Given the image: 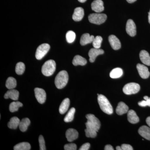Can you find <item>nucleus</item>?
Masks as SVG:
<instances>
[{
    "label": "nucleus",
    "mask_w": 150,
    "mask_h": 150,
    "mask_svg": "<svg viewBox=\"0 0 150 150\" xmlns=\"http://www.w3.org/2000/svg\"><path fill=\"white\" fill-rule=\"evenodd\" d=\"M116 149L117 150H122V149H121V146H117L116 147Z\"/></svg>",
    "instance_id": "obj_43"
},
{
    "label": "nucleus",
    "mask_w": 150,
    "mask_h": 150,
    "mask_svg": "<svg viewBox=\"0 0 150 150\" xmlns=\"http://www.w3.org/2000/svg\"><path fill=\"white\" fill-rule=\"evenodd\" d=\"M105 150H113V148L110 145H107L105 146Z\"/></svg>",
    "instance_id": "obj_40"
},
{
    "label": "nucleus",
    "mask_w": 150,
    "mask_h": 150,
    "mask_svg": "<svg viewBox=\"0 0 150 150\" xmlns=\"http://www.w3.org/2000/svg\"><path fill=\"white\" fill-rule=\"evenodd\" d=\"M108 40L112 49L115 50H117L121 48V42L115 35H110L108 37Z\"/></svg>",
    "instance_id": "obj_13"
},
{
    "label": "nucleus",
    "mask_w": 150,
    "mask_h": 150,
    "mask_svg": "<svg viewBox=\"0 0 150 150\" xmlns=\"http://www.w3.org/2000/svg\"><path fill=\"white\" fill-rule=\"evenodd\" d=\"M31 149L30 145L28 142H22L14 146V150H29Z\"/></svg>",
    "instance_id": "obj_27"
},
{
    "label": "nucleus",
    "mask_w": 150,
    "mask_h": 150,
    "mask_svg": "<svg viewBox=\"0 0 150 150\" xmlns=\"http://www.w3.org/2000/svg\"><path fill=\"white\" fill-rule=\"evenodd\" d=\"M91 8L96 12L99 13L104 10L103 3L102 0H95L91 4Z\"/></svg>",
    "instance_id": "obj_12"
},
{
    "label": "nucleus",
    "mask_w": 150,
    "mask_h": 150,
    "mask_svg": "<svg viewBox=\"0 0 150 150\" xmlns=\"http://www.w3.org/2000/svg\"><path fill=\"white\" fill-rule=\"evenodd\" d=\"M146 122L147 124H148V126L150 127V116L148 117V118H146Z\"/></svg>",
    "instance_id": "obj_41"
},
{
    "label": "nucleus",
    "mask_w": 150,
    "mask_h": 150,
    "mask_svg": "<svg viewBox=\"0 0 150 150\" xmlns=\"http://www.w3.org/2000/svg\"><path fill=\"white\" fill-rule=\"evenodd\" d=\"M25 70V65L22 62H18L16 67V72L18 75H22Z\"/></svg>",
    "instance_id": "obj_31"
},
{
    "label": "nucleus",
    "mask_w": 150,
    "mask_h": 150,
    "mask_svg": "<svg viewBox=\"0 0 150 150\" xmlns=\"http://www.w3.org/2000/svg\"><path fill=\"white\" fill-rule=\"evenodd\" d=\"M19 92L15 89H10L4 95V98L5 99L11 98L13 100H17L18 99Z\"/></svg>",
    "instance_id": "obj_17"
},
{
    "label": "nucleus",
    "mask_w": 150,
    "mask_h": 150,
    "mask_svg": "<svg viewBox=\"0 0 150 150\" xmlns=\"http://www.w3.org/2000/svg\"><path fill=\"white\" fill-rule=\"evenodd\" d=\"M102 40V38L100 36H97L95 37L92 42L93 46L94 48H100L101 47Z\"/></svg>",
    "instance_id": "obj_32"
},
{
    "label": "nucleus",
    "mask_w": 150,
    "mask_h": 150,
    "mask_svg": "<svg viewBox=\"0 0 150 150\" xmlns=\"http://www.w3.org/2000/svg\"><path fill=\"white\" fill-rule=\"evenodd\" d=\"M72 63L73 65L75 66H84L87 64L86 60L83 57L79 55H76L74 57Z\"/></svg>",
    "instance_id": "obj_23"
},
{
    "label": "nucleus",
    "mask_w": 150,
    "mask_h": 150,
    "mask_svg": "<svg viewBox=\"0 0 150 150\" xmlns=\"http://www.w3.org/2000/svg\"><path fill=\"white\" fill-rule=\"evenodd\" d=\"M20 121V119L17 117H12L11 118L9 122L8 123V126L11 129H16L19 126Z\"/></svg>",
    "instance_id": "obj_25"
},
{
    "label": "nucleus",
    "mask_w": 150,
    "mask_h": 150,
    "mask_svg": "<svg viewBox=\"0 0 150 150\" xmlns=\"http://www.w3.org/2000/svg\"><path fill=\"white\" fill-rule=\"evenodd\" d=\"M122 150H133L134 149L130 145L123 144L121 146Z\"/></svg>",
    "instance_id": "obj_38"
},
{
    "label": "nucleus",
    "mask_w": 150,
    "mask_h": 150,
    "mask_svg": "<svg viewBox=\"0 0 150 150\" xmlns=\"http://www.w3.org/2000/svg\"><path fill=\"white\" fill-rule=\"evenodd\" d=\"M22 103L19 101H14V102H12L10 104L9 110L11 112H14L18 111V110L19 108L20 107H22Z\"/></svg>",
    "instance_id": "obj_30"
},
{
    "label": "nucleus",
    "mask_w": 150,
    "mask_h": 150,
    "mask_svg": "<svg viewBox=\"0 0 150 150\" xmlns=\"http://www.w3.org/2000/svg\"><path fill=\"white\" fill-rule=\"evenodd\" d=\"M69 81V75L67 71H62L57 74L55 79L56 87L62 89L65 87Z\"/></svg>",
    "instance_id": "obj_2"
},
{
    "label": "nucleus",
    "mask_w": 150,
    "mask_h": 150,
    "mask_svg": "<svg viewBox=\"0 0 150 150\" xmlns=\"http://www.w3.org/2000/svg\"><path fill=\"white\" fill-rule=\"evenodd\" d=\"M76 33L72 30H70L66 34V39L69 43H72L76 39Z\"/></svg>",
    "instance_id": "obj_33"
},
{
    "label": "nucleus",
    "mask_w": 150,
    "mask_h": 150,
    "mask_svg": "<svg viewBox=\"0 0 150 150\" xmlns=\"http://www.w3.org/2000/svg\"><path fill=\"white\" fill-rule=\"evenodd\" d=\"M104 51L103 49L100 48H92L89 51L88 56L89 61L91 63H93L95 61L97 56L104 54Z\"/></svg>",
    "instance_id": "obj_10"
},
{
    "label": "nucleus",
    "mask_w": 150,
    "mask_h": 150,
    "mask_svg": "<svg viewBox=\"0 0 150 150\" xmlns=\"http://www.w3.org/2000/svg\"><path fill=\"white\" fill-rule=\"evenodd\" d=\"M86 118L87 119L85 124L87 129H92L98 132L100 127L99 119L92 114H87L86 115Z\"/></svg>",
    "instance_id": "obj_3"
},
{
    "label": "nucleus",
    "mask_w": 150,
    "mask_h": 150,
    "mask_svg": "<svg viewBox=\"0 0 150 150\" xmlns=\"http://www.w3.org/2000/svg\"><path fill=\"white\" fill-rule=\"evenodd\" d=\"M66 136L68 142H72L79 137V133L74 129H69L67 130Z\"/></svg>",
    "instance_id": "obj_14"
},
{
    "label": "nucleus",
    "mask_w": 150,
    "mask_h": 150,
    "mask_svg": "<svg viewBox=\"0 0 150 150\" xmlns=\"http://www.w3.org/2000/svg\"><path fill=\"white\" fill-rule=\"evenodd\" d=\"M90 147V144L88 143H85L79 149V150H88Z\"/></svg>",
    "instance_id": "obj_39"
},
{
    "label": "nucleus",
    "mask_w": 150,
    "mask_h": 150,
    "mask_svg": "<svg viewBox=\"0 0 150 150\" xmlns=\"http://www.w3.org/2000/svg\"><path fill=\"white\" fill-rule=\"evenodd\" d=\"M128 120L130 123L135 124L139 121V118L137 116V113L134 110H130L128 112Z\"/></svg>",
    "instance_id": "obj_20"
},
{
    "label": "nucleus",
    "mask_w": 150,
    "mask_h": 150,
    "mask_svg": "<svg viewBox=\"0 0 150 150\" xmlns=\"http://www.w3.org/2000/svg\"><path fill=\"white\" fill-rule=\"evenodd\" d=\"M140 59L144 64L150 66V56L147 51L142 50L140 53Z\"/></svg>",
    "instance_id": "obj_18"
},
{
    "label": "nucleus",
    "mask_w": 150,
    "mask_h": 150,
    "mask_svg": "<svg viewBox=\"0 0 150 150\" xmlns=\"http://www.w3.org/2000/svg\"><path fill=\"white\" fill-rule=\"evenodd\" d=\"M138 104L141 107H146L148 106L150 107V98H149L146 100H142L138 103Z\"/></svg>",
    "instance_id": "obj_37"
},
{
    "label": "nucleus",
    "mask_w": 150,
    "mask_h": 150,
    "mask_svg": "<svg viewBox=\"0 0 150 150\" xmlns=\"http://www.w3.org/2000/svg\"><path fill=\"white\" fill-rule=\"evenodd\" d=\"M137 68L139 74L142 79H146L150 76V72L147 67L145 65L139 64L137 65Z\"/></svg>",
    "instance_id": "obj_11"
},
{
    "label": "nucleus",
    "mask_w": 150,
    "mask_h": 150,
    "mask_svg": "<svg viewBox=\"0 0 150 150\" xmlns=\"http://www.w3.org/2000/svg\"><path fill=\"white\" fill-rule=\"evenodd\" d=\"M35 97L37 101L40 104H43L46 100V95L45 91L42 88H36L34 89Z\"/></svg>",
    "instance_id": "obj_8"
},
{
    "label": "nucleus",
    "mask_w": 150,
    "mask_h": 150,
    "mask_svg": "<svg viewBox=\"0 0 150 150\" xmlns=\"http://www.w3.org/2000/svg\"><path fill=\"white\" fill-rule=\"evenodd\" d=\"M149 97L147 96H144V99L145 100H147L148 98H149Z\"/></svg>",
    "instance_id": "obj_46"
},
{
    "label": "nucleus",
    "mask_w": 150,
    "mask_h": 150,
    "mask_svg": "<svg viewBox=\"0 0 150 150\" xmlns=\"http://www.w3.org/2000/svg\"><path fill=\"white\" fill-rule=\"evenodd\" d=\"M56 69V62L54 60H49L46 61L42 66L41 71L44 76H49L54 74Z\"/></svg>",
    "instance_id": "obj_4"
},
{
    "label": "nucleus",
    "mask_w": 150,
    "mask_h": 150,
    "mask_svg": "<svg viewBox=\"0 0 150 150\" xmlns=\"http://www.w3.org/2000/svg\"><path fill=\"white\" fill-rule=\"evenodd\" d=\"M84 15L83 9L81 7H77L75 9L72 18L76 21H81Z\"/></svg>",
    "instance_id": "obj_15"
},
{
    "label": "nucleus",
    "mask_w": 150,
    "mask_h": 150,
    "mask_svg": "<svg viewBox=\"0 0 150 150\" xmlns=\"http://www.w3.org/2000/svg\"><path fill=\"white\" fill-rule=\"evenodd\" d=\"M98 101L100 107L105 113L110 115L113 113V109L111 105L106 97L102 94H99L98 97Z\"/></svg>",
    "instance_id": "obj_1"
},
{
    "label": "nucleus",
    "mask_w": 150,
    "mask_h": 150,
    "mask_svg": "<svg viewBox=\"0 0 150 150\" xmlns=\"http://www.w3.org/2000/svg\"><path fill=\"white\" fill-rule=\"evenodd\" d=\"M70 100L69 98H66L63 100L59 107V111L61 114H64L67 112L70 105Z\"/></svg>",
    "instance_id": "obj_22"
},
{
    "label": "nucleus",
    "mask_w": 150,
    "mask_h": 150,
    "mask_svg": "<svg viewBox=\"0 0 150 150\" xmlns=\"http://www.w3.org/2000/svg\"><path fill=\"white\" fill-rule=\"evenodd\" d=\"M64 149L65 150H76L77 149V146L76 144L73 143L67 144L65 145Z\"/></svg>",
    "instance_id": "obj_36"
},
{
    "label": "nucleus",
    "mask_w": 150,
    "mask_h": 150,
    "mask_svg": "<svg viewBox=\"0 0 150 150\" xmlns=\"http://www.w3.org/2000/svg\"><path fill=\"white\" fill-rule=\"evenodd\" d=\"M75 111H76V109L74 108H72L70 109L64 119V121L65 122L68 123V122H71L74 120Z\"/></svg>",
    "instance_id": "obj_29"
},
{
    "label": "nucleus",
    "mask_w": 150,
    "mask_h": 150,
    "mask_svg": "<svg viewBox=\"0 0 150 150\" xmlns=\"http://www.w3.org/2000/svg\"><path fill=\"white\" fill-rule=\"evenodd\" d=\"M139 134L146 139L150 141V128L146 126H142L138 131Z\"/></svg>",
    "instance_id": "obj_16"
},
{
    "label": "nucleus",
    "mask_w": 150,
    "mask_h": 150,
    "mask_svg": "<svg viewBox=\"0 0 150 150\" xmlns=\"http://www.w3.org/2000/svg\"><path fill=\"white\" fill-rule=\"evenodd\" d=\"M50 48V45L47 43L41 44L36 50L35 57L38 60H40L44 57L49 51Z\"/></svg>",
    "instance_id": "obj_7"
},
{
    "label": "nucleus",
    "mask_w": 150,
    "mask_h": 150,
    "mask_svg": "<svg viewBox=\"0 0 150 150\" xmlns=\"http://www.w3.org/2000/svg\"><path fill=\"white\" fill-rule=\"evenodd\" d=\"M129 107L124 103L120 102L116 108V112L119 115H122L128 112Z\"/></svg>",
    "instance_id": "obj_21"
},
{
    "label": "nucleus",
    "mask_w": 150,
    "mask_h": 150,
    "mask_svg": "<svg viewBox=\"0 0 150 150\" xmlns=\"http://www.w3.org/2000/svg\"><path fill=\"white\" fill-rule=\"evenodd\" d=\"M94 36L90 35L89 33H84L82 35L80 40V44L82 46H85L86 44L92 43Z\"/></svg>",
    "instance_id": "obj_19"
},
{
    "label": "nucleus",
    "mask_w": 150,
    "mask_h": 150,
    "mask_svg": "<svg viewBox=\"0 0 150 150\" xmlns=\"http://www.w3.org/2000/svg\"><path fill=\"white\" fill-rule=\"evenodd\" d=\"M149 18V23L150 24V11L149 12V18Z\"/></svg>",
    "instance_id": "obj_45"
},
{
    "label": "nucleus",
    "mask_w": 150,
    "mask_h": 150,
    "mask_svg": "<svg viewBox=\"0 0 150 150\" xmlns=\"http://www.w3.org/2000/svg\"><path fill=\"white\" fill-rule=\"evenodd\" d=\"M30 121L29 118H24L22 119L19 125L20 130L22 132H25L27 130L28 126L30 124Z\"/></svg>",
    "instance_id": "obj_24"
},
{
    "label": "nucleus",
    "mask_w": 150,
    "mask_h": 150,
    "mask_svg": "<svg viewBox=\"0 0 150 150\" xmlns=\"http://www.w3.org/2000/svg\"><path fill=\"white\" fill-rule=\"evenodd\" d=\"M123 74V71L120 68H116L113 69L110 74V76L112 79H118L122 76Z\"/></svg>",
    "instance_id": "obj_26"
},
{
    "label": "nucleus",
    "mask_w": 150,
    "mask_h": 150,
    "mask_svg": "<svg viewBox=\"0 0 150 150\" xmlns=\"http://www.w3.org/2000/svg\"><path fill=\"white\" fill-rule=\"evenodd\" d=\"M86 137L88 138H95L97 136V131L92 129H86L85 130Z\"/></svg>",
    "instance_id": "obj_34"
},
{
    "label": "nucleus",
    "mask_w": 150,
    "mask_h": 150,
    "mask_svg": "<svg viewBox=\"0 0 150 150\" xmlns=\"http://www.w3.org/2000/svg\"><path fill=\"white\" fill-rule=\"evenodd\" d=\"M17 85L16 80L15 79L12 77L8 78L6 82V86L8 89H12L15 88Z\"/></svg>",
    "instance_id": "obj_28"
},
{
    "label": "nucleus",
    "mask_w": 150,
    "mask_h": 150,
    "mask_svg": "<svg viewBox=\"0 0 150 150\" xmlns=\"http://www.w3.org/2000/svg\"><path fill=\"white\" fill-rule=\"evenodd\" d=\"M89 21L91 23L97 25L102 24L106 21L107 16L104 13H95L90 14L88 16Z\"/></svg>",
    "instance_id": "obj_5"
},
{
    "label": "nucleus",
    "mask_w": 150,
    "mask_h": 150,
    "mask_svg": "<svg viewBox=\"0 0 150 150\" xmlns=\"http://www.w3.org/2000/svg\"><path fill=\"white\" fill-rule=\"evenodd\" d=\"M126 1H127L128 2V3L131 4V3H134V2L137 1V0H126Z\"/></svg>",
    "instance_id": "obj_42"
},
{
    "label": "nucleus",
    "mask_w": 150,
    "mask_h": 150,
    "mask_svg": "<svg viewBox=\"0 0 150 150\" xmlns=\"http://www.w3.org/2000/svg\"><path fill=\"white\" fill-rule=\"evenodd\" d=\"M39 146H40V150H46V146H45V142L44 138L42 135H40L39 137Z\"/></svg>",
    "instance_id": "obj_35"
},
{
    "label": "nucleus",
    "mask_w": 150,
    "mask_h": 150,
    "mask_svg": "<svg viewBox=\"0 0 150 150\" xmlns=\"http://www.w3.org/2000/svg\"><path fill=\"white\" fill-rule=\"evenodd\" d=\"M87 0H78L79 2L81 3H84Z\"/></svg>",
    "instance_id": "obj_44"
},
{
    "label": "nucleus",
    "mask_w": 150,
    "mask_h": 150,
    "mask_svg": "<svg viewBox=\"0 0 150 150\" xmlns=\"http://www.w3.org/2000/svg\"><path fill=\"white\" fill-rule=\"evenodd\" d=\"M140 86L139 84L135 83H130L125 85L123 87V93L126 95L134 94L139 91Z\"/></svg>",
    "instance_id": "obj_6"
},
{
    "label": "nucleus",
    "mask_w": 150,
    "mask_h": 150,
    "mask_svg": "<svg viewBox=\"0 0 150 150\" xmlns=\"http://www.w3.org/2000/svg\"><path fill=\"white\" fill-rule=\"evenodd\" d=\"M126 31L130 36L134 37L137 34L136 25L132 20H128L126 25Z\"/></svg>",
    "instance_id": "obj_9"
}]
</instances>
